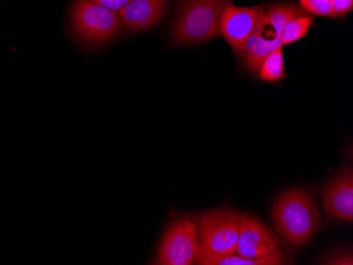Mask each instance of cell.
Listing matches in <instances>:
<instances>
[{
  "label": "cell",
  "mask_w": 353,
  "mask_h": 265,
  "mask_svg": "<svg viewBox=\"0 0 353 265\" xmlns=\"http://www.w3.org/2000/svg\"><path fill=\"white\" fill-rule=\"evenodd\" d=\"M272 218L279 235L295 247L307 244L321 225L316 202L303 189L281 193L273 204Z\"/></svg>",
  "instance_id": "cell-1"
},
{
  "label": "cell",
  "mask_w": 353,
  "mask_h": 265,
  "mask_svg": "<svg viewBox=\"0 0 353 265\" xmlns=\"http://www.w3.org/2000/svg\"><path fill=\"white\" fill-rule=\"evenodd\" d=\"M231 0H179L172 23L174 45H199L219 34L222 11Z\"/></svg>",
  "instance_id": "cell-2"
},
{
  "label": "cell",
  "mask_w": 353,
  "mask_h": 265,
  "mask_svg": "<svg viewBox=\"0 0 353 265\" xmlns=\"http://www.w3.org/2000/svg\"><path fill=\"white\" fill-rule=\"evenodd\" d=\"M69 29L79 43L93 48L117 39L123 23L118 12L90 0H73L69 11Z\"/></svg>",
  "instance_id": "cell-3"
},
{
  "label": "cell",
  "mask_w": 353,
  "mask_h": 265,
  "mask_svg": "<svg viewBox=\"0 0 353 265\" xmlns=\"http://www.w3.org/2000/svg\"><path fill=\"white\" fill-rule=\"evenodd\" d=\"M240 213L231 207H219L200 213L195 219L202 254L225 256L237 252Z\"/></svg>",
  "instance_id": "cell-4"
},
{
  "label": "cell",
  "mask_w": 353,
  "mask_h": 265,
  "mask_svg": "<svg viewBox=\"0 0 353 265\" xmlns=\"http://www.w3.org/2000/svg\"><path fill=\"white\" fill-rule=\"evenodd\" d=\"M199 252V237L195 219L184 215L170 223L162 237L157 254L161 265H190Z\"/></svg>",
  "instance_id": "cell-5"
},
{
  "label": "cell",
  "mask_w": 353,
  "mask_h": 265,
  "mask_svg": "<svg viewBox=\"0 0 353 265\" xmlns=\"http://www.w3.org/2000/svg\"><path fill=\"white\" fill-rule=\"evenodd\" d=\"M261 7H237L228 3L219 21V34L225 39L234 52L240 56L248 39L253 34L261 17Z\"/></svg>",
  "instance_id": "cell-6"
},
{
  "label": "cell",
  "mask_w": 353,
  "mask_h": 265,
  "mask_svg": "<svg viewBox=\"0 0 353 265\" xmlns=\"http://www.w3.org/2000/svg\"><path fill=\"white\" fill-rule=\"evenodd\" d=\"M279 251L276 237L259 219L240 213L236 254L248 259H261Z\"/></svg>",
  "instance_id": "cell-7"
},
{
  "label": "cell",
  "mask_w": 353,
  "mask_h": 265,
  "mask_svg": "<svg viewBox=\"0 0 353 265\" xmlns=\"http://www.w3.org/2000/svg\"><path fill=\"white\" fill-rule=\"evenodd\" d=\"M325 213L328 219L343 223L353 221V171L344 166L323 191Z\"/></svg>",
  "instance_id": "cell-8"
},
{
  "label": "cell",
  "mask_w": 353,
  "mask_h": 265,
  "mask_svg": "<svg viewBox=\"0 0 353 265\" xmlns=\"http://www.w3.org/2000/svg\"><path fill=\"white\" fill-rule=\"evenodd\" d=\"M281 33L277 32L274 27L267 21L263 15V7H261V17L259 23L254 30L253 34L248 39L240 56L243 57L245 68L252 73H259V67L263 59L283 47Z\"/></svg>",
  "instance_id": "cell-9"
},
{
  "label": "cell",
  "mask_w": 353,
  "mask_h": 265,
  "mask_svg": "<svg viewBox=\"0 0 353 265\" xmlns=\"http://www.w3.org/2000/svg\"><path fill=\"white\" fill-rule=\"evenodd\" d=\"M172 0H132L119 12L123 27L130 32H143L163 19Z\"/></svg>",
  "instance_id": "cell-10"
},
{
  "label": "cell",
  "mask_w": 353,
  "mask_h": 265,
  "mask_svg": "<svg viewBox=\"0 0 353 265\" xmlns=\"http://www.w3.org/2000/svg\"><path fill=\"white\" fill-rule=\"evenodd\" d=\"M287 262L283 253L277 251L274 254L261 259H248L237 254L215 256L198 253L195 263L201 265H277L287 264Z\"/></svg>",
  "instance_id": "cell-11"
},
{
  "label": "cell",
  "mask_w": 353,
  "mask_h": 265,
  "mask_svg": "<svg viewBox=\"0 0 353 265\" xmlns=\"http://www.w3.org/2000/svg\"><path fill=\"white\" fill-rule=\"evenodd\" d=\"M263 12L272 27H274L281 34L288 21L303 14V10L292 3H275L269 7H263Z\"/></svg>",
  "instance_id": "cell-12"
},
{
  "label": "cell",
  "mask_w": 353,
  "mask_h": 265,
  "mask_svg": "<svg viewBox=\"0 0 353 265\" xmlns=\"http://www.w3.org/2000/svg\"><path fill=\"white\" fill-rule=\"evenodd\" d=\"M259 77L265 82L276 83L285 77L283 47L270 53L259 67Z\"/></svg>",
  "instance_id": "cell-13"
},
{
  "label": "cell",
  "mask_w": 353,
  "mask_h": 265,
  "mask_svg": "<svg viewBox=\"0 0 353 265\" xmlns=\"http://www.w3.org/2000/svg\"><path fill=\"white\" fill-rule=\"evenodd\" d=\"M313 23H314L313 17H305V15L290 19L285 23L281 31L283 45H291L303 39V36H306Z\"/></svg>",
  "instance_id": "cell-14"
},
{
  "label": "cell",
  "mask_w": 353,
  "mask_h": 265,
  "mask_svg": "<svg viewBox=\"0 0 353 265\" xmlns=\"http://www.w3.org/2000/svg\"><path fill=\"white\" fill-rule=\"evenodd\" d=\"M299 8L303 12H309L319 17H333L330 0H299Z\"/></svg>",
  "instance_id": "cell-15"
},
{
  "label": "cell",
  "mask_w": 353,
  "mask_h": 265,
  "mask_svg": "<svg viewBox=\"0 0 353 265\" xmlns=\"http://www.w3.org/2000/svg\"><path fill=\"white\" fill-rule=\"evenodd\" d=\"M321 264H344L352 265L353 258L351 253L336 252L330 254V256L325 257L321 260Z\"/></svg>",
  "instance_id": "cell-16"
},
{
  "label": "cell",
  "mask_w": 353,
  "mask_h": 265,
  "mask_svg": "<svg viewBox=\"0 0 353 265\" xmlns=\"http://www.w3.org/2000/svg\"><path fill=\"white\" fill-rule=\"evenodd\" d=\"M333 17H343L353 9V0H330Z\"/></svg>",
  "instance_id": "cell-17"
},
{
  "label": "cell",
  "mask_w": 353,
  "mask_h": 265,
  "mask_svg": "<svg viewBox=\"0 0 353 265\" xmlns=\"http://www.w3.org/2000/svg\"><path fill=\"white\" fill-rule=\"evenodd\" d=\"M92 3H98L106 9L111 10V11L120 12L121 10L124 9L132 0H90Z\"/></svg>",
  "instance_id": "cell-18"
}]
</instances>
